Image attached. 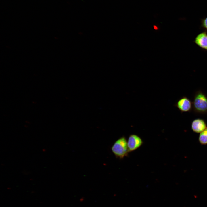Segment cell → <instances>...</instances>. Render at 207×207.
Segmentation results:
<instances>
[{"mask_svg": "<svg viewBox=\"0 0 207 207\" xmlns=\"http://www.w3.org/2000/svg\"><path fill=\"white\" fill-rule=\"evenodd\" d=\"M192 104L195 112L202 114L207 113V96L201 91L195 93Z\"/></svg>", "mask_w": 207, "mask_h": 207, "instance_id": "6da1fadb", "label": "cell"}, {"mask_svg": "<svg viewBox=\"0 0 207 207\" xmlns=\"http://www.w3.org/2000/svg\"><path fill=\"white\" fill-rule=\"evenodd\" d=\"M111 150L115 156L120 159L127 156L129 152L126 137L123 136L118 139L112 146Z\"/></svg>", "mask_w": 207, "mask_h": 207, "instance_id": "7a4b0ae2", "label": "cell"}, {"mask_svg": "<svg viewBox=\"0 0 207 207\" xmlns=\"http://www.w3.org/2000/svg\"><path fill=\"white\" fill-rule=\"evenodd\" d=\"M127 145L129 152L134 151L141 147L143 142L141 138L138 135H130L127 141Z\"/></svg>", "mask_w": 207, "mask_h": 207, "instance_id": "3957f363", "label": "cell"}, {"mask_svg": "<svg viewBox=\"0 0 207 207\" xmlns=\"http://www.w3.org/2000/svg\"><path fill=\"white\" fill-rule=\"evenodd\" d=\"M175 106L181 112H190L193 109L192 102L186 96L180 99L175 103Z\"/></svg>", "mask_w": 207, "mask_h": 207, "instance_id": "277c9868", "label": "cell"}, {"mask_svg": "<svg viewBox=\"0 0 207 207\" xmlns=\"http://www.w3.org/2000/svg\"><path fill=\"white\" fill-rule=\"evenodd\" d=\"M207 127L206 123L202 119H194L191 123V127L193 131L197 133H200Z\"/></svg>", "mask_w": 207, "mask_h": 207, "instance_id": "5b68a950", "label": "cell"}, {"mask_svg": "<svg viewBox=\"0 0 207 207\" xmlns=\"http://www.w3.org/2000/svg\"><path fill=\"white\" fill-rule=\"evenodd\" d=\"M195 41L201 48L206 49H207V34L205 32H202L198 35Z\"/></svg>", "mask_w": 207, "mask_h": 207, "instance_id": "8992f818", "label": "cell"}, {"mask_svg": "<svg viewBox=\"0 0 207 207\" xmlns=\"http://www.w3.org/2000/svg\"><path fill=\"white\" fill-rule=\"evenodd\" d=\"M199 141L201 144H207V126L203 131L200 133Z\"/></svg>", "mask_w": 207, "mask_h": 207, "instance_id": "52a82bcc", "label": "cell"}, {"mask_svg": "<svg viewBox=\"0 0 207 207\" xmlns=\"http://www.w3.org/2000/svg\"><path fill=\"white\" fill-rule=\"evenodd\" d=\"M202 26L207 29V17L202 20Z\"/></svg>", "mask_w": 207, "mask_h": 207, "instance_id": "ba28073f", "label": "cell"}, {"mask_svg": "<svg viewBox=\"0 0 207 207\" xmlns=\"http://www.w3.org/2000/svg\"><path fill=\"white\" fill-rule=\"evenodd\" d=\"M154 29L156 30H157L158 29V27L156 26H154Z\"/></svg>", "mask_w": 207, "mask_h": 207, "instance_id": "9c48e42d", "label": "cell"}, {"mask_svg": "<svg viewBox=\"0 0 207 207\" xmlns=\"http://www.w3.org/2000/svg\"><path fill=\"white\" fill-rule=\"evenodd\" d=\"M206 49L207 50V49Z\"/></svg>", "mask_w": 207, "mask_h": 207, "instance_id": "30bf717a", "label": "cell"}]
</instances>
